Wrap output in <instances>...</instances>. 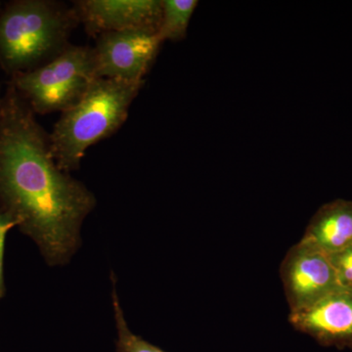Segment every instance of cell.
<instances>
[{
    "instance_id": "12",
    "label": "cell",
    "mask_w": 352,
    "mask_h": 352,
    "mask_svg": "<svg viewBox=\"0 0 352 352\" xmlns=\"http://www.w3.org/2000/svg\"><path fill=\"white\" fill-rule=\"evenodd\" d=\"M328 258L340 286L352 291V245L335 254H328Z\"/></svg>"
},
{
    "instance_id": "6",
    "label": "cell",
    "mask_w": 352,
    "mask_h": 352,
    "mask_svg": "<svg viewBox=\"0 0 352 352\" xmlns=\"http://www.w3.org/2000/svg\"><path fill=\"white\" fill-rule=\"evenodd\" d=\"M281 279L291 314L307 309L342 288L327 254L305 240L287 252Z\"/></svg>"
},
{
    "instance_id": "8",
    "label": "cell",
    "mask_w": 352,
    "mask_h": 352,
    "mask_svg": "<svg viewBox=\"0 0 352 352\" xmlns=\"http://www.w3.org/2000/svg\"><path fill=\"white\" fill-rule=\"evenodd\" d=\"M292 325L324 344H352V291L342 288L289 315Z\"/></svg>"
},
{
    "instance_id": "9",
    "label": "cell",
    "mask_w": 352,
    "mask_h": 352,
    "mask_svg": "<svg viewBox=\"0 0 352 352\" xmlns=\"http://www.w3.org/2000/svg\"><path fill=\"white\" fill-rule=\"evenodd\" d=\"M302 240L324 254H332L352 245V203L333 201L318 210Z\"/></svg>"
},
{
    "instance_id": "5",
    "label": "cell",
    "mask_w": 352,
    "mask_h": 352,
    "mask_svg": "<svg viewBox=\"0 0 352 352\" xmlns=\"http://www.w3.org/2000/svg\"><path fill=\"white\" fill-rule=\"evenodd\" d=\"M96 38L95 76L129 82H145L163 43L157 32L146 30L107 32Z\"/></svg>"
},
{
    "instance_id": "4",
    "label": "cell",
    "mask_w": 352,
    "mask_h": 352,
    "mask_svg": "<svg viewBox=\"0 0 352 352\" xmlns=\"http://www.w3.org/2000/svg\"><path fill=\"white\" fill-rule=\"evenodd\" d=\"M95 78L92 48L71 44L43 66L14 76L13 87L34 113L45 115L73 107Z\"/></svg>"
},
{
    "instance_id": "13",
    "label": "cell",
    "mask_w": 352,
    "mask_h": 352,
    "mask_svg": "<svg viewBox=\"0 0 352 352\" xmlns=\"http://www.w3.org/2000/svg\"><path fill=\"white\" fill-rule=\"evenodd\" d=\"M19 226V221L12 214H0V296L3 294V276H2V265H3L4 245L7 234L14 226Z\"/></svg>"
},
{
    "instance_id": "2",
    "label": "cell",
    "mask_w": 352,
    "mask_h": 352,
    "mask_svg": "<svg viewBox=\"0 0 352 352\" xmlns=\"http://www.w3.org/2000/svg\"><path fill=\"white\" fill-rule=\"evenodd\" d=\"M144 82L96 78L78 103L62 113L50 134L53 157L62 170H78L91 146L119 131Z\"/></svg>"
},
{
    "instance_id": "11",
    "label": "cell",
    "mask_w": 352,
    "mask_h": 352,
    "mask_svg": "<svg viewBox=\"0 0 352 352\" xmlns=\"http://www.w3.org/2000/svg\"><path fill=\"white\" fill-rule=\"evenodd\" d=\"M112 281L113 314H115L116 327L118 331V352H166L154 344L146 342L142 338L134 335L129 330L122 308L120 307L119 296L116 288V279L113 276H112Z\"/></svg>"
},
{
    "instance_id": "1",
    "label": "cell",
    "mask_w": 352,
    "mask_h": 352,
    "mask_svg": "<svg viewBox=\"0 0 352 352\" xmlns=\"http://www.w3.org/2000/svg\"><path fill=\"white\" fill-rule=\"evenodd\" d=\"M34 113L14 87L0 100V195L46 261L60 265L78 251L96 199L58 166L50 134Z\"/></svg>"
},
{
    "instance_id": "10",
    "label": "cell",
    "mask_w": 352,
    "mask_h": 352,
    "mask_svg": "<svg viewBox=\"0 0 352 352\" xmlns=\"http://www.w3.org/2000/svg\"><path fill=\"white\" fill-rule=\"evenodd\" d=\"M197 6L196 0H164L157 30L161 41H177L184 38Z\"/></svg>"
},
{
    "instance_id": "7",
    "label": "cell",
    "mask_w": 352,
    "mask_h": 352,
    "mask_svg": "<svg viewBox=\"0 0 352 352\" xmlns=\"http://www.w3.org/2000/svg\"><path fill=\"white\" fill-rule=\"evenodd\" d=\"M163 1L160 0H80L74 2L78 23L89 36L146 30L157 32Z\"/></svg>"
},
{
    "instance_id": "3",
    "label": "cell",
    "mask_w": 352,
    "mask_h": 352,
    "mask_svg": "<svg viewBox=\"0 0 352 352\" xmlns=\"http://www.w3.org/2000/svg\"><path fill=\"white\" fill-rule=\"evenodd\" d=\"M80 24L73 7L50 0H21L0 15V62L14 75L38 68L66 50Z\"/></svg>"
}]
</instances>
